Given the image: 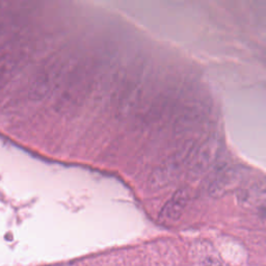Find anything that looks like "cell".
Masks as SVG:
<instances>
[{"mask_svg": "<svg viewBox=\"0 0 266 266\" xmlns=\"http://www.w3.org/2000/svg\"><path fill=\"white\" fill-rule=\"evenodd\" d=\"M241 178L242 175L237 167L226 168L216 176L215 180L211 183L210 192L213 195L223 196L224 194L236 187L237 184L241 181Z\"/></svg>", "mask_w": 266, "mask_h": 266, "instance_id": "7a4b0ae2", "label": "cell"}, {"mask_svg": "<svg viewBox=\"0 0 266 266\" xmlns=\"http://www.w3.org/2000/svg\"><path fill=\"white\" fill-rule=\"evenodd\" d=\"M203 266H223L220 264V262L218 260H216L215 258L212 257H208L204 260L203 262Z\"/></svg>", "mask_w": 266, "mask_h": 266, "instance_id": "277c9868", "label": "cell"}, {"mask_svg": "<svg viewBox=\"0 0 266 266\" xmlns=\"http://www.w3.org/2000/svg\"><path fill=\"white\" fill-rule=\"evenodd\" d=\"M219 151V145L216 141H209L203 145L196 153L191 168L195 174L206 172L216 160Z\"/></svg>", "mask_w": 266, "mask_h": 266, "instance_id": "6da1fadb", "label": "cell"}, {"mask_svg": "<svg viewBox=\"0 0 266 266\" xmlns=\"http://www.w3.org/2000/svg\"><path fill=\"white\" fill-rule=\"evenodd\" d=\"M187 199L188 197L184 189L176 192L170 200L163 206L160 212V218L167 223L179 219L187 205Z\"/></svg>", "mask_w": 266, "mask_h": 266, "instance_id": "3957f363", "label": "cell"}]
</instances>
